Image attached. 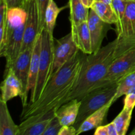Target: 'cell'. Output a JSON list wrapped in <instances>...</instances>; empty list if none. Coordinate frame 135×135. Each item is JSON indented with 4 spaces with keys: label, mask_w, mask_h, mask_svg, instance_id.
Masks as SVG:
<instances>
[{
    "label": "cell",
    "mask_w": 135,
    "mask_h": 135,
    "mask_svg": "<svg viewBox=\"0 0 135 135\" xmlns=\"http://www.w3.org/2000/svg\"><path fill=\"white\" fill-rule=\"evenodd\" d=\"M116 45L117 39L101 47L97 53L85 54L76 83L65 103L73 99L80 100L104 79L115 59Z\"/></svg>",
    "instance_id": "7a4b0ae2"
},
{
    "label": "cell",
    "mask_w": 135,
    "mask_h": 135,
    "mask_svg": "<svg viewBox=\"0 0 135 135\" xmlns=\"http://www.w3.org/2000/svg\"><path fill=\"white\" fill-rule=\"evenodd\" d=\"M94 135H108V129L106 125H100L96 128L94 133Z\"/></svg>",
    "instance_id": "1f68e13d"
},
{
    "label": "cell",
    "mask_w": 135,
    "mask_h": 135,
    "mask_svg": "<svg viewBox=\"0 0 135 135\" xmlns=\"http://www.w3.org/2000/svg\"><path fill=\"white\" fill-rule=\"evenodd\" d=\"M135 106V86L127 91L124 100L123 108L133 110Z\"/></svg>",
    "instance_id": "f1b7e54d"
},
{
    "label": "cell",
    "mask_w": 135,
    "mask_h": 135,
    "mask_svg": "<svg viewBox=\"0 0 135 135\" xmlns=\"http://www.w3.org/2000/svg\"><path fill=\"white\" fill-rule=\"evenodd\" d=\"M79 50L73 40L71 32L59 40L54 39L52 64L48 81Z\"/></svg>",
    "instance_id": "52a82bcc"
},
{
    "label": "cell",
    "mask_w": 135,
    "mask_h": 135,
    "mask_svg": "<svg viewBox=\"0 0 135 135\" xmlns=\"http://www.w3.org/2000/svg\"><path fill=\"white\" fill-rule=\"evenodd\" d=\"M41 34L37 38L33 47L32 53L31 60H30V71H29L28 80L26 89V95L28 96L29 92L30 93V100L28 104L34 102V95H35L36 87L37 80H38V71H39L40 54L41 49Z\"/></svg>",
    "instance_id": "5bb4252c"
},
{
    "label": "cell",
    "mask_w": 135,
    "mask_h": 135,
    "mask_svg": "<svg viewBox=\"0 0 135 135\" xmlns=\"http://www.w3.org/2000/svg\"><path fill=\"white\" fill-rule=\"evenodd\" d=\"M19 126L13 121L7 102L0 100V135H18Z\"/></svg>",
    "instance_id": "d6986e66"
},
{
    "label": "cell",
    "mask_w": 135,
    "mask_h": 135,
    "mask_svg": "<svg viewBox=\"0 0 135 135\" xmlns=\"http://www.w3.org/2000/svg\"><path fill=\"white\" fill-rule=\"evenodd\" d=\"M131 135H135V127L133 129V130L132 131L131 133H130Z\"/></svg>",
    "instance_id": "d590c367"
},
{
    "label": "cell",
    "mask_w": 135,
    "mask_h": 135,
    "mask_svg": "<svg viewBox=\"0 0 135 135\" xmlns=\"http://www.w3.org/2000/svg\"><path fill=\"white\" fill-rule=\"evenodd\" d=\"M26 18H27V12L24 8L21 7H16L8 9L7 13V28H6V35L4 44L0 50H3L12 33L15 30L21 25L26 23Z\"/></svg>",
    "instance_id": "e0dca14e"
},
{
    "label": "cell",
    "mask_w": 135,
    "mask_h": 135,
    "mask_svg": "<svg viewBox=\"0 0 135 135\" xmlns=\"http://www.w3.org/2000/svg\"><path fill=\"white\" fill-rule=\"evenodd\" d=\"M68 6L69 4L68 5H66V6L59 7L54 0H50V1L48 6L46 9V15H45L44 28L51 36H53V34H54V30L58 15L61 11L64 10Z\"/></svg>",
    "instance_id": "7402d4cb"
},
{
    "label": "cell",
    "mask_w": 135,
    "mask_h": 135,
    "mask_svg": "<svg viewBox=\"0 0 135 135\" xmlns=\"http://www.w3.org/2000/svg\"><path fill=\"white\" fill-rule=\"evenodd\" d=\"M24 9L27 12L21 51L34 46L39 34L38 12L36 0H25Z\"/></svg>",
    "instance_id": "ba28073f"
},
{
    "label": "cell",
    "mask_w": 135,
    "mask_h": 135,
    "mask_svg": "<svg viewBox=\"0 0 135 135\" xmlns=\"http://www.w3.org/2000/svg\"><path fill=\"white\" fill-rule=\"evenodd\" d=\"M8 9L12 7H24L25 0H5Z\"/></svg>",
    "instance_id": "4dcf8cb0"
},
{
    "label": "cell",
    "mask_w": 135,
    "mask_h": 135,
    "mask_svg": "<svg viewBox=\"0 0 135 135\" xmlns=\"http://www.w3.org/2000/svg\"><path fill=\"white\" fill-rule=\"evenodd\" d=\"M8 7L5 0H0V48L5 42L7 28V13Z\"/></svg>",
    "instance_id": "484cf974"
},
{
    "label": "cell",
    "mask_w": 135,
    "mask_h": 135,
    "mask_svg": "<svg viewBox=\"0 0 135 135\" xmlns=\"http://www.w3.org/2000/svg\"><path fill=\"white\" fill-rule=\"evenodd\" d=\"M134 86H135V71L127 75L118 83L117 92L113 98V101L115 102L121 96L126 94L127 91Z\"/></svg>",
    "instance_id": "cb8c5ba5"
},
{
    "label": "cell",
    "mask_w": 135,
    "mask_h": 135,
    "mask_svg": "<svg viewBox=\"0 0 135 135\" xmlns=\"http://www.w3.org/2000/svg\"><path fill=\"white\" fill-rule=\"evenodd\" d=\"M131 1H135V0H131Z\"/></svg>",
    "instance_id": "8d00e7d4"
},
{
    "label": "cell",
    "mask_w": 135,
    "mask_h": 135,
    "mask_svg": "<svg viewBox=\"0 0 135 135\" xmlns=\"http://www.w3.org/2000/svg\"><path fill=\"white\" fill-rule=\"evenodd\" d=\"M87 22L90 35L92 53H97L101 49L103 40L106 36L110 25L103 21L92 9H90Z\"/></svg>",
    "instance_id": "7c38bea8"
},
{
    "label": "cell",
    "mask_w": 135,
    "mask_h": 135,
    "mask_svg": "<svg viewBox=\"0 0 135 135\" xmlns=\"http://www.w3.org/2000/svg\"><path fill=\"white\" fill-rule=\"evenodd\" d=\"M85 54L79 50L50 79L39 98L24 107L21 119L44 113L64 104L79 76Z\"/></svg>",
    "instance_id": "6da1fadb"
},
{
    "label": "cell",
    "mask_w": 135,
    "mask_h": 135,
    "mask_svg": "<svg viewBox=\"0 0 135 135\" xmlns=\"http://www.w3.org/2000/svg\"><path fill=\"white\" fill-rule=\"evenodd\" d=\"M25 25H21L13 31L7 43L6 46L3 50H0V56L4 57L6 59L5 75L14 63L21 52L22 42H23L24 33H25Z\"/></svg>",
    "instance_id": "30bf717a"
},
{
    "label": "cell",
    "mask_w": 135,
    "mask_h": 135,
    "mask_svg": "<svg viewBox=\"0 0 135 135\" xmlns=\"http://www.w3.org/2000/svg\"><path fill=\"white\" fill-rule=\"evenodd\" d=\"M107 129H108V135H118L117 134V130L115 129L114 124L113 122L106 125Z\"/></svg>",
    "instance_id": "d6a6232c"
},
{
    "label": "cell",
    "mask_w": 135,
    "mask_h": 135,
    "mask_svg": "<svg viewBox=\"0 0 135 135\" xmlns=\"http://www.w3.org/2000/svg\"><path fill=\"white\" fill-rule=\"evenodd\" d=\"M57 108H53L44 113L30 116L22 120L18 125V135H43L49 123L55 116Z\"/></svg>",
    "instance_id": "9c48e42d"
},
{
    "label": "cell",
    "mask_w": 135,
    "mask_h": 135,
    "mask_svg": "<svg viewBox=\"0 0 135 135\" xmlns=\"http://www.w3.org/2000/svg\"><path fill=\"white\" fill-rule=\"evenodd\" d=\"M69 7L71 25H79L88 21L90 9L86 7L80 0H69Z\"/></svg>",
    "instance_id": "ffe728a7"
},
{
    "label": "cell",
    "mask_w": 135,
    "mask_h": 135,
    "mask_svg": "<svg viewBox=\"0 0 135 135\" xmlns=\"http://www.w3.org/2000/svg\"><path fill=\"white\" fill-rule=\"evenodd\" d=\"M134 71L135 50L116 57L109 67L104 79L94 89L118 84L124 77Z\"/></svg>",
    "instance_id": "8992f818"
},
{
    "label": "cell",
    "mask_w": 135,
    "mask_h": 135,
    "mask_svg": "<svg viewBox=\"0 0 135 135\" xmlns=\"http://www.w3.org/2000/svg\"><path fill=\"white\" fill-rule=\"evenodd\" d=\"M113 104V101L112 100L104 106L100 108L96 112H94L92 114L88 116L81 123L79 129L76 131V135L96 129L98 126H100L105 120V117L108 113L109 108Z\"/></svg>",
    "instance_id": "ac0fdd59"
},
{
    "label": "cell",
    "mask_w": 135,
    "mask_h": 135,
    "mask_svg": "<svg viewBox=\"0 0 135 135\" xmlns=\"http://www.w3.org/2000/svg\"><path fill=\"white\" fill-rule=\"evenodd\" d=\"M33 47L21 51L18 57L16 59L14 63L11 65L9 68V69H11L13 70L16 76L18 78L20 81L21 82L22 86H23L24 100L22 102L23 108L26 106L28 104V96L26 95V89H27L30 60H31Z\"/></svg>",
    "instance_id": "8fae6325"
},
{
    "label": "cell",
    "mask_w": 135,
    "mask_h": 135,
    "mask_svg": "<svg viewBox=\"0 0 135 135\" xmlns=\"http://www.w3.org/2000/svg\"><path fill=\"white\" fill-rule=\"evenodd\" d=\"M133 111L123 108L119 114H118L112 121L115 127L118 135H125L127 134L130 126Z\"/></svg>",
    "instance_id": "603a6c76"
},
{
    "label": "cell",
    "mask_w": 135,
    "mask_h": 135,
    "mask_svg": "<svg viewBox=\"0 0 135 135\" xmlns=\"http://www.w3.org/2000/svg\"><path fill=\"white\" fill-rule=\"evenodd\" d=\"M80 105V100L73 99L57 108L55 116L62 126L74 125L77 119Z\"/></svg>",
    "instance_id": "2e32d148"
},
{
    "label": "cell",
    "mask_w": 135,
    "mask_h": 135,
    "mask_svg": "<svg viewBox=\"0 0 135 135\" xmlns=\"http://www.w3.org/2000/svg\"><path fill=\"white\" fill-rule=\"evenodd\" d=\"M50 1V0H36L38 12V30L40 34L45 27V15Z\"/></svg>",
    "instance_id": "4316f807"
},
{
    "label": "cell",
    "mask_w": 135,
    "mask_h": 135,
    "mask_svg": "<svg viewBox=\"0 0 135 135\" xmlns=\"http://www.w3.org/2000/svg\"><path fill=\"white\" fill-rule=\"evenodd\" d=\"M118 84L94 89L80 100L79 115L73 126L77 130L82 123L89 115L113 100ZM114 102V101H113Z\"/></svg>",
    "instance_id": "3957f363"
},
{
    "label": "cell",
    "mask_w": 135,
    "mask_h": 135,
    "mask_svg": "<svg viewBox=\"0 0 135 135\" xmlns=\"http://www.w3.org/2000/svg\"><path fill=\"white\" fill-rule=\"evenodd\" d=\"M62 125L56 116L53 117L49 123L43 135H59V133L62 128Z\"/></svg>",
    "instance_id": "83f0119b"
},
{
    "label": "cell",
    "mask_w": 135,
    "mask_h": 135,
    "mask_svg": "<svg viewBox=\"0 0 135 135\" xmlns=\"http://www.w3.org/2000/svg\"><path fill=\"white\" fill-rule=\"evenodd\" d=\"M116 39L115 58L135 50V1H128L121 32Z\"/></svg>",
    "instance_id": "5b68a950"
},
{
    "label": "cell",
    "mask_w": 135,
    "mask_h": 135,
    "mask_svg": "<svg viewBox=\"0 0 135 135\" xmlns=\"http://www.w3.org/2000/svg\"><path fill=\"white\" fill-rule=\"evenodd\" d=\"M80 1L86 7L90 9L92 7V5H93L94 2L95 1V0H80Z\"/></svg>",
    "instance_id": "836d02e7"
},
{
    "label": "cell",
    "mask_w": 135,
    "mask_h": 135,
    "mask_svg": "<svg viewBox=\"0 0 135 135\" xmlns=\"http://www.w3.org/2000/svg\"><path fill=\"white\" fill-rule=\"evenodd\" d=\"M90 9H93L96 15L106 23L117 25V18L112 5L98 0H95Z\"/></svg>",
    "instance_id": "44dd1931"
},
{
    "label": "cell",
    "mask_w": 135,
    "mask_h": 135,
    "mask_svg": "<svg viewBox=\"0 0 135 135\" xmlns=\"http://www.w3.org/2000/svg\"><path fill=\"white\" fill-rule=\"evenodd\" d=\"M76 129L73 126H63L59 133V135H76Z\"/></svg>",
    "instance_id": "f546056e"
},
{
    "label": "cell",
    "mask_w": 135,
    "mask_h": 135,
    "mask_svg": "<svg viewBox=\"0 0 135 135\" xmlns=\"http://www.w3.org/2000/svg\"><path fill=\"white\" fill-rule=\"evenodd\" d=\"M4 80L1 84V99L7 102L11 99L19 96L21 101L24 100V90L22 84L11 69L4 75Z\"/></svg>",
    "instance_id": "4fadbf2b"
},
{
    "label": "cell",
    "mask_w": 135,
    "mask_h": 135,
    "mask_svg": "<svg viewBox=\"0 0 135 135\" xmlns=\"http://www.w3.org/2000/svg\"><path fill=\"white\" fill-rule=\"evenodd\" d=\"M128 1L129 0H113L112 3V6L117 18V23L115 25L117 35L121 32L123 19L126 11Z\"/></svg>",
    "instance_id": "d4e9b609"
},
{
    "label": "cell",
    "mask_w": 135,
    "mask_h": 135,
    "mask_svg": "<svg viewBox=\"0 0 135 135\" xmlns=\"http://www.w3.org/2000/svg\"><path fill=\"white\" fill-rule=\"evenodd\" d=\"M71 32L73 40L80 51L85 54H93L87 21L79 25H71Z\"/></svg>",
    "instance_id": "9a60e30c"
},
{
    "label": "cell",
    "mask_w": 135,
    "mask_h": 135,
    "mask_svg": "<svg viewBox=\"0 0 135 135\" xmlns=\"http://www.w3.org/2000/svg\"><path fill=\"white\" fill-rule=\"evenodd\" d=\"M98 1H101L102 2L105 3L107 4H109V5H112V2H113V0H98Z\"/></svg>",
    "instance_id": "e575fe53"
},
{
    "label": "cell",
    "mask_w": 135,
    "mask_h": 135,
    "mask_svg": "<svg viewBox=\"0 0 135 135\" xmlns=\"http://www.w3.org/2000/svg\"><path fill=\"white\" fill-rule=\"evenodd\" d=\"M41 49L40 54L39 71L38 80L36 87L34 102L36 101L48 83V77L52 64L53 50H54V39L45 28L41 32ZM33 102V103H34Z\"/></svg>",
    "instance_id": "277c9868"
}]
</instances>
